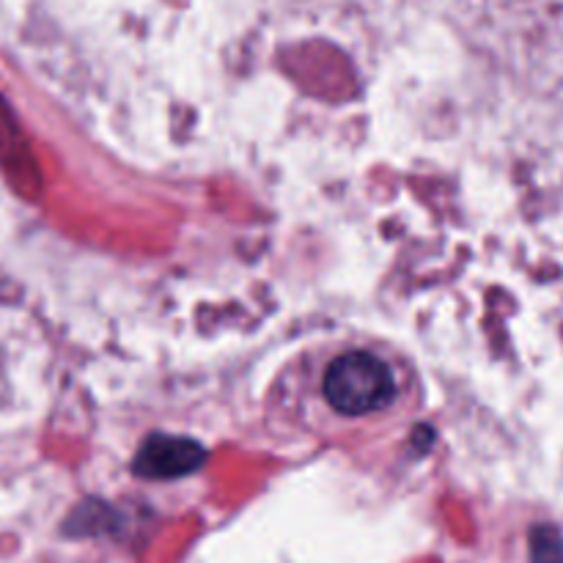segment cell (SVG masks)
<instances>
[{
	"instance_id": "1",
	"label": "cell",
	"mask_w": 563,
	"mask_h": 563,
	"mask_svg": "<svg viewBox=\"0 0 563 563\" xmlns=\"http://www.w3.org/2000/svg\"><path fill=\"white\" fill-rule=\"evenodd\" d=\"M273 399V416L306 438H377L416 412L418 374L396 346L344 335L302 350Z\"/></svg>"
},
{
	"instance_id": "2",
	"label": "cell",
	"mask_w": 563,
	"mask_h": 563,
	"mask_svg": "<svg viewBox=\"0 0 563 563\" xmlns=\"http://www.w3.org/2000/svg\"><path fill=\"white\" fill-rule=\"evenodd\" d=\"M203 460H207V451L196 440L152 434L137 451L135 473L152 482H170V478L190 476L203 465Z\"/></svg>"
},
{
	"instance_id": "3",
	"label": "cell",
	"mask_w": 563,
	"mask_h": 563,
	"mask_svg": "<svg viewBox=\"0 0 563 563\" xmlns=\"http://www.w3.org/2000/svg\"><path fill=\"white\" fill-rule=\"evenodd\" d=\"M533 563H563V539L553 528L533 533Z\"/></svg>"
}]
</instances>
